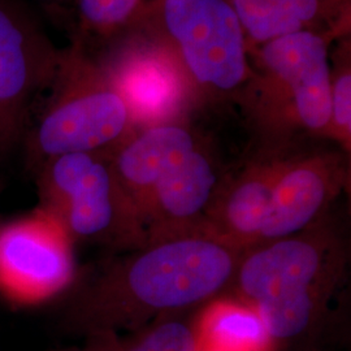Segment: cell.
I'll return each instance as SVG.
<instances>
[{"label":"cell","instance_id":"1","mask_svg":"<svg viewBox=\"0 0 351 351\" xmlns=\"http://www.w3.org/2000/svg\"><path fill=\"white\" fill-rule=\"evenodd\" d=\"M243 251L204 229L111 254L75 277L59 326L86 339L133 333L215 301L226 293Z\"/></svg>","mask_w":351,"mask_h":351},{"label":"cell","instance_id":"17","mask_svg":"<svg viewBox=\"0 0 351 351\" xmlns=\"http://www.w3.org/2000/svg\"><path fill=\"white\" fill-rule=\"evenodd\" d=\"M75 5L82 32L106 40L133 30L146 10L143 0H75Z\"/></svg>","mask_w":351,"mask_h":351},{"label":"cell","instance_id":"5","mask_svg":"<svg viewBox=\"0 0 351 351\" xmlns=\"http://www.w3.org/2000/svg\"><path fill=\"white\" fill-rule=\"evenodd\" d=\"M38 210L69 239L114 252L147 243L138 213L113 171L110 151L52 158L33 172Z\"/></svg>","mask_w":351,"mask_h":351},{"label":"cell","instance_id":"2","mask_svg":"<svg viewBox=\"0 0 351 351\" xmlns=\"http://www.w3.org/2000/svg\"><path fill=\"white\" fill-rule=\"evenodd\" d=\"M346 264L345 241L324 216L243 251L228 291L259 315L274 346H288L320 329Z\"/></svg>","mask_w":351,"mask_h":351},{"label":"cell","instance_id":"16","mask_svg":"<svg viewBox=\"0 0 351 351\" xmlns=\"http://www.w3.org/2000/svg\"><path fill=\"white\" fill-rule=\"evenodd\" d=\"M337 46L329 55L330 119L328 137L341 150L350 155L351 150V42L350 34L337 39Z\"/></svg>","mask_w":351,"mask_h":351},{"label":"cell","instance_id":"18","mask_svg":"<svg viewBox=\"0 0 351 351\" xmlns=\"http://www.w3.org/2000/svg\"><path fill=\"white\" fill-rule=\"evenodd\" d=\"M197 324L184 314L159 319L129 337H120L117 351H199Z\"/></svg>","mask_w":351,"mask_h":351},{"label":"cell","instance_id":"4","mask_svg":"<svg viewBox=\"0 0 351 351\" xmlns=\"http://www.w3.org/2000/svg\"><path fill=\"white\" fill-rule=\"evenodd\" d=\"M47 90L50 97L24 137L32 172L60 155L111 151L136 129L124 98L81 43L62 50Z\"/></svg>","mask_w":351,"mask_h":351},{"label":"cell","instance_id":"14","mask_svg":"<svg viewBox=\"0 0 351 351\" xmlns=\"http://www.w3.org/2000/svg\"><path fill=\"white\" fill-rule=\"evenodd\" d=\"M243 29L247 51L302 32L333 42L350 34V0H228Z\"/></svg>","mask_w":351,"mask_h":351},{"label":"cell","instance_id":"19","mask_svg":"<svg viewBox=\"0 0 351 351\" xmlns=\"http://www.w3.org/2000/svg\"><path fill=\"white\" fill-rule=\"evenodd\" d=\"M84 345L51 351H117L120 336L117 335H94L88 336Z\"/></svg>","mask_w":351,"mask_h":351},{"label":"cell","instance_id":"20","mask_svg":"<svg viewBox=\"0 0 351 351\" xmlns=\"http://www.w3.org/2000/svg\"><path fill=\"white\" fill-rule=\"evenodd\" d=\"M199 351H226L221 349H215V348H207V346H201Z\"/></svg>","mask_w":351,"mask_h":351},{"label":"cell","instance_id":"11","mask_svg":"<svg viewBox=\"0 0 351 351\" xmlns=\"http://www.w3.org/2000/svg\"><path fill=\"white\" fill-rule=\"evenodd\" d=\"M223 181L207 151H191L156 184L142 211L147 242L203 229Z\"/></svg>","mask_w":351,"mask_h":351},{"label":"cell","instance_id":"9","mask_svg":"<svg viewBox=\"0 0 351 351\" xmlns=\"http://www.w3.org/2000/svg\"><path fill=\"white\" fill-rule=\"evenodd\" d=\"M37 21L14 0H0V162L25 137L33 103L60 63Z\"/></svg>","mask_w":351,"mask_h":351},{"label":"cell","instance_id":"13","mask_svg":"<svg viewBox=\"0 0 351 351\" xmlns=\"http://www.w3.org/2000/svg\"><path fill=\"white\" fill-rule=\"evenodd\" d=\"M198 146L188 126L167 121L134 129L110 151L113 171L139 220L156 184Z\"/></svg>","mask_w":351,"mask_h":351},{"label":"cell","instance_id":"15","mask_svg":"<svg viewBox=\"0 0 351 351\" xmlns=\"http://www.w3.org/2000/svg\"><path fill=\"white\" fill-rule=\"evenodd\" d=\"M197 324L199 345L226 351H272L262 319L239 302L213 301Z\"/></svg>","mask_w":351,"mask_h":351},{"label":"cell","instance_id":"6","mask_svg":"<svg viewBox=\"0 0 351 351\" xmlns=\"http://www.w3.org/2000/svg\"><path fill=\"white\" fill-rule=\"evenodd\" d=\"M137 26L175 53L198 103L237 101L250 80L246 38L228 0H154Z\"/></svg>","mask_w":351,"mask_h":351},{"label":"cell","instance_id":"10","mask_svg":"<svg viewBox=\"0 0 351 351\" xmlns=\"http://www.w3.org/2000/svg\"><path fill=\"white\" fill-rule=\"evenodd\" d=\"M346 158L349 155L343 151L289 155L258 243L295 234L324 217L349 182Z\"/></svg>","mask_w":351,"mask_h":351},{"label":"cell","instance_id":"7","mask_svg":"<svg viewBox=\"0 0 351 351\" xmlns=\"http://www.w3.org/2000/svg\"><path fill=\"white\" fill-rule=\"evenodd\" d=\"M97 62L124 98L136 129L180 121L182 112L198 103L175 53L138 26L114 39L111 50Z\"/></svg>","mask_w":351,"mask_h":351},{"label":"cell","instance_id":"3","mask_svg":"<svg viewBox=\"0 0 351 351\" xmlns=\"http://www.w3.org/2000/svg\"><path fill=\"white\" fill-rule=\"evenodd\" d=\"M330 43L302 32L249 50L251 77L237 101L264 152H288L303 136L328 137Z\"/></svg>","mask_w":351,"mask_h":351},{"label":"cell","instance_id":"8","mask_svg":"<svg viewBox=\"0 0 351 351\" xmlns=\"http://www.w3.org/2000/svg\"><path fill=\"white\" fill-rule=\"evenodd\" d=\"M77 277L73 242L40 210L0 223V297L34 307L63 297Z\"/></svg>","mask_w":351,"mask_h":351},{"label":"cell","instance_id":"12","mask_svg":"<svg viewBox=\"0 0 351 351\" xmlns=\"http://www.w3.org/2000/svg\"><path fill=\"white\" fill-rule=\"evenodd\" d=\"M288 152H261L239 175L223 181L203 229L241 251L258 243Z\"/></svg>","mask_w":351,"mask_h":351}]
</instances>
